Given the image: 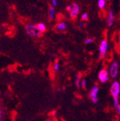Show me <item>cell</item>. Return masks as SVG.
Wrapping results in <instances>:
<instances>
[{
	"label": "cell",
	"instance_id": "cell-3",
	"mask_svg": "<svg viewBox=\"0 0 120 121\" xmlns=\"http://www.w3.org/2000/svg\"><path fill=\"white\" fill-rule=\"evenodd\" d=\"M108 41L106 40H103L100 42V45L99 47L100 59H103L105 57L108 51Z\"/></svg>",
	"mask_w": 120,
	"mask_h": 121
},
{
	"label": "cell",
	"instance_id": "cell-21",
	"mask_svg": "<svg viewBox=\"0 0 120 121\" xmlns=\"http://www.w3.org/2000/svg\"><path fill=\"white\" fill-rule=\"evenodd\" d=\"M2 112L1 109H0V120H2Z\"/></svg>",
	"mask_w": 120,
	"mask_h": 121
},
{
	"label": "cell",
	"instance_id": "cell-24",
	"mask_svg": "<svg viewBox=\"0 0 120 121\" xmlns=\"http://www.w3.org/2000/svg\"><path fill=\"white\" fill-rule=\"evenodd\" d=\"M0 121H2V120H0Z\"/></svg>",
	"mask_w": 120,
	"mask_h": 121
},
{
	"label": "cell",
	"instance_id": "cell-8",
	"mask_svg": "<svg viewBox=\"0 0 120 121\" xmlns=\"http://www.w3.org/2000/svg\"><path fill=\"white\" fill-rule=\"evenodd\" d=\"M114 23V13L112 10H109L107 18V25L108 27H111Z\"/></svg>",
	"mask_w": 120,
	"mask_h": 121
},
{
	"label": "cell",
	"instance_id": "cell-19",
	"mask_svg": "<svg viewBox=\"0 0 120 121\" xmlns=\"http://www.w3.org/2000/svg\"><path fill=\"white\" fill-rule=\"evenodd\" d=\"M71 8H72V5H69V6H67V7H66V10H69V11H71Z\"/></svg>",
	"mask_w": 120,
	"mask_h": 121
},
{
	"label": "cell",
	"instance_id": "cell-6",
	"mask_svg": "<svg viewBox=\"0 0 120 121\" xmlns=\"http://www.w3.org/2000/svg\"><path fill=\"white\" fill-rule=\"evenodd\" d=\"M119 73V65L116 61H113L110 66V75L113 78H116Z\"/></svg>",
	"mask_w": 120,
	"mask_h": 121
},
{
	"label": "cell",
	"instance_id": "cell-15",
	"mask_svg": "<svg viewBox=\"0 0 120 121\" xmlns=\"http://www.w3.org/2000/svg\"><path fill=\"white\" fill-rule=\"evenodd\" d=\"M54 70L55 72H58L60 70V66L58 62H55V64H54Z\"/></svg>",
	"mask_w": 120,
	"mask_h": 121
},
{
	"label": "cell",
	"instance_id": "cell-14",
	"mask_svg": "<svg viewBox=\"0 0 120 121\" xmlns=\"http://www.w3.org/2000/svg\"><path fill=\"white\" fill-rule=\"evenodd\" d=\"M80 85H81V86H82L83 88L85 89V88L86 87V86H87V81H86V79H83V80L81 81Z\"/></svg>",
	"mask_w": 120,
	"mask_h": 121
},
{
	"label": "cell",
	"instance_id": "cell-7",
	"mask_svg": "<svg viewBox=\"0 0 120 121\" xmlns=\"http://www.w3.org/2000/svg\"><path fill=\"white\" fill-rule=\"evenodd\" d=\"M80 12V6L78 5V4L77 3H74L72 4V8H71V11H70V16L71 18H75L77 16Z\"/></svg>",
	"mask_w": 120,
	"mask_h": 121
},
{
	"label": "cell",
	"instance_id": "cell-16",
	"mask_svg": "<svg viewBox=\"0 0 120 121\" xmlns=\"http://www.w3.org/2000/svg\"><path fill=\"white\" fill-rule=\"evenodd\" d=\"M81 19H82V20H83V21H87V20L88 19V14H87L86 13H83V14L82 15V16H81Z\"/></svg>",
	"mask_w": 120,
	"mask_h": 121
},
{
	"label": "cell",
	"instance_id": "cell-17",
	"mask_svg": "<svg viewBox=\"0 0 120 121\" xmlns=\"http://www.w3.org/2000/svg\"><path fill=\"white\" fill-rule=\"evenodd\" d=\"M94 41V38H88L85 40V44H91V42Z\"/></svg>",
	"mask_w": 120,
	"mask_h": 121
},
{
	"label": "cell",
	"instance_id": "cell-13",
	"mask_svg": "<svg viewBox=\"0 0 120 121\" xmlns=\"http://www.w3.org/2000/svg\"><path fill=\"white\" fill-rule=\"evenodd\" d=\"M80 76L79 75H77L76 77V79H75V84H76V86L77 87H80Z\"/></svg>",
	"mask_w": 120,
	"mask_h": 121
},
{
	"label": "cell",
	"instance_id": "cell-9",
	"mask_svg": "<svg viewBox=\"0 0 120 121\" xmlns=\"http://www.w3.org/2000/svg\"><path fill=\"white\" fill-rule=\"evenodd\" d=\"M55 8L51 6L49 8V16H50V19L51 20L54 19L55 18Z\"/></svg>",
	"mask_w": 120,
	"mask_h": 121
},
{
	"label": "cell",
	"instance_id": "cell-23",
	"mask_svg": "<svg viewBox=\"0 0 120 121\" xmlns=\"http://www.w3.org/2000/svg\"><path fill=\"white\" fill-rule=\"evenodd\" d=\"M119 47H120V41H119Z\"/></svg>",
	"mask_w": 120,
	"mask_h": 121
},
{
	"label": "cell",
	"instance_id": "cell-5",
	"mask_svg": "<svg viewBox=\"0 0 120 121\" xmlns=\"http://www.w3.org/2000/svg\"><path fill=\"white\" fill-rule=\"evenodd\" d=\"M109 74L108 72L107 69H103L99 72V75H98V78L99 80L100 81L101 83H106L108 81V76H109Z\"/></svg>",
	"mask_w": 120,
	"mask_h": 121
},
{
	"label": "cell",
	"instance_id": "cell-2",
	"mask_svg": "<svg viewBox=\"0 0 120 121\" xmlns=\"http://www.w3.org/2000/svg\"><path fill=\"white\" fill-rule=\"evenodd\" d=\"M26 31L28 35L33 37H39L41 35V32L38 30L37 25H32V24H29L26 26Z\"/></svg>",
	"mask_w": 120,
	"mask_h": 121
},
{
	"label": "cell",
	"instance_id": "cell-10",
	"mask_svg": "<svg viewBox=\"0 0 120 121\" xmlns=\"http://www.w3.org/2000/svg\"><path fill=\"white\" fill-rule=\"evenodd\" d=\"M56 28L57 30H60V31H62V30H65L66 29V25L64 23V22H61L57 25L56 26Z\"/></svg>",
	"mask_w": 120,
	"mask_h": 121
},
{
	"label": "cell",
	"instance_id": "cell-4",
	"mask_svg": "<svg viewBox=\"0 0 120 121\" xmlns=\"http://www.w3.org/2000/svg\"><path fill=\"white\" fill-rule=\"evenodd\" d=\"M98 92H99V87L97 86H94L90 92V98L91 101L94 104H97L98 103Z\"/></svg>",
	"mask_w": 120,
	"mask_h": 121
},
{
	"label": "cell",
	"instance_id": "cell-22",
	"mask_svg": "<svg viewBox=\"0 0 120 121\" xmlns=\"http://www.w3.org/2000/svg\"><path fill=\"white\" fill-rule=\"evenodd\" d=\"M83 26H84V23H80V27H83Z\"/></svg>",
	"mask_w": 120,
	"mask_h": 121
},
{
	"label": "cell",
	"instance_id": "cell-20",
	"mask_svg": "<svg viewBox=\"0 0 120 121\" xmlns=\"http://www.w3.org/2000/svg\"><path fill=\"white\" fill-rule=\"evenodd\" d=\"M116 110H117V112H118V113L120 114V104H119V106H118V108H116Z\"/></svg>",
	"mask_w": 120,
	"mask_h": 121
},
{
	"label": "cell",
	"instance_id": "cell-12",
	"mask_svg": "<svg viewBox=\"0 0 120 121\" xmlns=\"http://www.w3.org/2000/svg\"><path fill=\"white\" fill-rule=\"evenodd\" d=\"M106 2L105 0H99L98 1V7L101 9H103L105 7Z\"/></svg>",
	"mask_w": 120,
	"mask_h": 121
},
{
	"label": "cell",
	"instance_id": "cell-11",
	"mask_svg": "<svg viewBox=\"0 0 120 121\" xmlns=\"http://www.w3.org/2000/svg\"><path fill=\"white\" fill-rule=\"evenodd\" d=\"M37 27H38V30H40V31H41V33L45 32V31H46V25H44V23H38V25H37Z\"/></svg>",
	"mask_w": 120,
	"mask_h": 121
},
{
	"label": "cell",
	"instance_id": "cell-18",
	"mask_svg": "<svg viewBox=\"0 0 120 121\" xmlns=\"http://www.w3.org/2000/svg\"><path fill=\"white\" fill-rule=\"evenodd\" d=\"M52 7L55 8L58 5V2L56 1V0H53V1H52Z\"/></svg>",
	"mask_w": 120,
	"mask_h": 121
},
{
	"label": "cell",
	"instance_id": "cell-1",
	"mask_svg": "<svg viewBox=\"0 0 120 121\" xmlns=\"http://www.w3.org/2000/svg\"><path fill=\"white\" fill-rule=\"evenodd\" d=\"M111 93L113 99V105L117 108L119 105V93H120V83L118 81H114L111 86Z\"/></svg>",
	"mask_w": 120,
	"mask_h": 121
}]
</instances>
